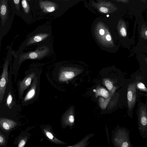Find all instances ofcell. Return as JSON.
<instances>
[{
    "mask_svg": "<svg viewBox=\"0 0 147 147\" xmlns=\"http://www.w3.org/2000/svg\"><path fill=\"white\" fill-rule=\"evenodd\" d=\"M68 120L71 123H73L74 121V118L73 115H70L68 118Z\"/></svg>",
    "mask_w": 147,
    "mask_h": 147,
    "instance_id": "cell-25",
    "label": "cell"
},
{
    "mask_svg": "<svg viewBox=\"0 0 147 147\" xmlns=\"http://www.w3.org/2000/svg\"><path fill=\"white\" fill-rule=\"evenodd\" d=\"M12 100L13 97L12 95L10 92H9L7 98L6 104L10 108H11L10 106L12 102Z\"/></svg>",
    "mask_w": 147,
    "mask_h": 147,
    "instance_id": "cell-19",
    "label": "cell"
},
{
    "mask_svg": "<svg viewBox=\"0 0 147 147\" xmlns=\"http://www.w3.org/2000/svg\"><path fill=\"white\" fill-rule=\"evenodd\" d=\"M74 73L72 71H64L60 72L59 75V80L61 81H65L74 76Z\"/></svg>",
    "mask_w": 147,
    "mask_h": 147,
    "instance_id": "cell-14",
    "label": "cell"
},
{
    "mask_svg": "<svg viewBox=\"0 0 147 147\" xmlns=\"http://www.w3.org/2000/svg\"><path fill=\"white\" fill-rule=\"evenodd\" d=\"M38 78L37 77H35L33 79L32 83L30 89L27 93L25 96L24 101L26 102L35 96L37 86L38 83Z\"/></svg>",
    "mask_w": 147,
    "mask_h": 147,
    "instance_id": "cell-11",
    "label": "cell"
},
{
    "mask_svg": "<svg viewBox=\"0 0 147 147\" xmlns=\"http://www.w3.org/2000/svg\"><path fill=\"white\" fill-rule=\"evenodd\" d=\"M36 74L35 72H32L27 76L19 84L18 92L19 97L21 98L24 91L30 85L31 82Z\"/></svg>",
    "mask_w": 147,
    "mask_h": 147,
    "instance_id": "cell-7",
    "label": "cell"
},
{
    "mask_svg": "<svg viewBox=\"0 0 147 147\" xmlns=\"http://www.w3.org/2000/svg\"><path fill=\"white\" fill-rule=\"evenodd\" d=\"M6 142L5 136L2 134L1 132L0 133V146H1L4 145Z\"/></svg>",
    "mask_w": 147,
    "mask_h": 147,
    "instance_id": "cell-20",
    "label": "cell"
},
{
    "mask_svg": "<svg viewBox=\"0 0 147 147\" xmlns=\"http://www.w3.org/2000/svg\"><path fill=\"white\" fill-rule=\"evenodd\" d=\"M20 0H13V3L16 9L19 11L20 9Z\"/></svg>",
    "mask_w": 147,
    "mask_h": 147,
    "instance_id": "cell-24",
    "label": "cell"
},
{
    "mask_svg": "<svg viewBox=\"0 0 147 147\" xmlns=\"http://www.w3.org/2000/svg\"><path fill=\"white\" fill-rule=\"evenodd\" d=\"M123 95L124 105L127 108V115L132 118L135 107L141 96L136 88V82L128 83Z\"/></svg>",
    "mask_w": 147,
    "mask_h": 147,
    "instance_id": "cell-1",
    "label": "cell"
},
{
    "mask_svg": "<svg viewBox=\"0 0 147 147\" xmlns=\"http://www.w3.org/2000/svg\"><path fill=\"white\" fill-rule=\"evenodd\" d=\"M39 2L40 8L45 13L53 12L58 8L59 5L51 1L39 0Z\"/></svg>",
    "mask_w": 147,
    "mask_h": 147,
    "instance_id": "cell-8",
    "label": "cell"
},
{
    "mask_svg": "<svg viewBox=\"0 0 147 147\" xmlns=\"http://www.w3.org/2000/svg\"><path fill=\"white\" fill-rule=\"evenodd\" d=\"M146 97V103H145L146 104V110H147V96Z\"/></svg>",
    "mask_w": 147,
    "mask_h": 147,
    "instance_id": "cell-27",
    "label": "cell"
},
{
    "mask_svg": "<svg viewBox=\"0 0 147 147\" xmlns=\"http://www.w3.org/2000/svg\"><path fill=\"white\" fill-rule=\"evenodd\" d=\"M49 36L47 33H40L30 37L26 45H29L40 42L48 37Z\"/></svg>",
    "mask_w": 147,
    "mask_h": 147,
    "instance_id": "cell-12",
    "label": "cell"
},
{
    "mask_svg": "<svg viewBox=\"0 0 147 147\" xmlns=\"http://www.w3.org/2000/svg\"><path fill=\"white\" fill-rule=\"evenodd\" d=\"M129 131L127 128L119 129L115 134V141L116 145L120 147H132L129 137Z\"/></svg>",
    "mask_w": 147,
    "mask_h": 147,
    "instance_id": "cell-3",
    "label": "cell"
},
{
    "mask_svg": "<svg viewBox=\"0 0 147 147\" xmlns=\"http://www.w3.org/2000/svg\"><path fill=\"white\" fill-rule=\"evenodd\" d=\"M118 30L119 34L122 36L125 37L127 36V32L126 28L121 22H120L119 23Z\"/></svg>",
    "mask_w": 147,
    "mask_h": 147,
    "instance_id": "cell-16",
    "label": "cell"
},
{
    "mask_svg": "<svg viewBox=\"0 0 147 147\" xmlns=\"http://www.w3.org/2000/svg\"><path fill=\"white\" fill-rule=\"evenodd\" d=\"M145 61H146V62H147V58H145Z\"/></svg>",
    "mask_w": 147,
    "mask_h": 147,
    "instance_id": "cell-28",
    "label": "cell"
},
{
    "mask_svg": "<svg viewBox=\"0 0 147 147\" xmlns=\"http://www.w3.org/2000/svg\"><path fill=\"white\" fill-rule=\"evenodd\" d=\"M27 141L26 138H25L21 139L19 141L18 144V147H23L25 145Z\"/></svg>",
    "mask_w": 147,
    "mask_h": 147,
    "instance_id": "cell-21",
    "label": "cell"
},
{
    "mask_svg": "<svg viewBox=\"0 0 147 147\" xmlns=\"http://www.w3.org/2000/svg\"><path fill=\"white\" fill-rule=\"evenodd\" d=\"M22 5L23 10L24 12L28 14L30 10V7L26 0H22Z\"/></svg>",
    "mask_w": 147,
    "mask_h": 147,
    "instance_id": "cell-17",
    "label": "cell"
},
{
    "mask_svg": "<svg viewBox=\"0 0 147 147\" xmlns=\"http://www.w3.org/2000/svg\"><path fill=\"white\" fill-rule=\"evenodd\" d=\"M43 131L48 138L53 143L56 144H62L63 142L57 138L53 133L48 128H44Z\"/></svg>",
    "mask_w": 147,
    "mask_h": 147,
    "instance_id": "cell-13",
    "label": "cell"
},
{
    "mask_svg": "<svg viewBox=\"0 0 147 147\" xmlns=\"http://www.w3.org/2000/svg\"><path fill=\"white\" fill-rule=\"evenodd\" d=\"M136 88L140 92L141 96H147V86L142 82H136Z\"/></svg>",
    "mask_w": 147,
    "mask_h": 147,
    "instance_id": "cell-15",
    "label": "cell"
},
{
    "mask_svg": "<svg viewBox=\"0 0 147 147\" xmlns=\"http://www.w3.org/2000/svg\"><path fill=\"white\" fill-rule=\"evenodd\" d=\"M48 47L39 48L34 51L30 52L21 55L19 57V63H20L27 59H41L46 56L49 52Z\"/></svg>",
    "mask_w": 147,
    "mask_h": 147,
    "instance_id": "cell-4",
    "label": "cell"
},
{
    "mask_svg": "<svg viewBox=\"0 0 147 147\" xmlns=\"http://www.w3.org/2000/svg\"></svg>",
    "mask_w": 147,
    "mask_h": 147,
    "instance_id": "cell-30",
    "label": "cell"
},
{
    "mask_svg": "<svg viewBox=\"0 0 147 147\" xmlns=\"http://www.w3.org/2000/svg\"><path fill=\"white\" fill-rule=\"evenodd\" d=\"M17 123L12 120L5 118L0 119V126L4 131H8L15 127Z\"/></svg>",
    "mask_w": 147,
    "mask_h": 147,
    "instance_id": "cell-10",
    "label": "cell"
},
{
    "mask_svg": "<svg viewBox=\"0 0 147 147\" xmlns=\"http://www.w3.org/2000/svg\"><path fill=\"white\" fill-rule=\"evenodd\" d=\"M7 0H0V16L2 26L5 24L8 17Z\"/></svg>",
    "mask_w": 147,
    "mask_h": 147,
    "instance_id": "cell-9",
    "label": "cell"
},
{
    "mask_svg": "<svg viewBox=\"0 0 147 147\" xmlns=\"http://www.w3.org/2000/svg\"><path fill=\"white\" fill-rule=\"evenodd\" d=\"M138 129L143 138L147 137V111L145 103L138 102L136 110Z\"/></svg>",
    "mask_w": 147,
    "mask_h": 147,
    "instance_id": "cell-2",
    "label": "cell"
},
{
    "mask_svg": "<svg viewBox=\"0 0 147 147\" xmlns=\"http://www.w3.org/2000/svg\"><path fill=\"white\" fill-rule=\"evenodd\" d=\"M98 96H101L105 98H107L109 96V93L104 88L99 90L97 92Z\"/></svg>",
    "mask_w": 147,
    "mask_h": 147,
    "instance_id": "cell-18",
    "label": "cell"
},
{
    "mask_svg": "<svg viewBox=\"0 0 147 147\" xmlns=\"http://www.w3.org/2000/svg\"><path fill=\"white\" fill-rule=\"evenodd\" d=\"M9 59L7 57L5 60L0 81V103H1L5 92L8 80V67Z\"/></svg>",
    "mask_w": 147,
    "mask_h": 147,
    "instance_id": "cell-6",
    "label": "cell"
},
{
    "mask_svg": "<svg viewBox=\"0 0 147 147\" xmlns=\"http://www.w3.org/2000/svg\"><path fill=\"white\" fill-rule=\"evenodd\" d=\"M105 85L107 88L109 90H111L113 87V85L111 82L106 80L105 82Z\"/></svg>",
    "mask_w": 147,
    "mask_h": 147,
    "instance_id": "cell-22",
    "label": "cell"
},
{
    "mask_svg": "<svg viewBox=\"0 0 147 147\" xmlns=\"http://www.w3.org/2000/svg\"><path fill=\"white\" fill-rule=\"evenodd\" d=\"M92 5L100 12L102 13H112L116 9L114 4L108 1L99 0L96 2H93Z\"/></svg>",
    "mask_w": 147,
    "mask_h": 147,
    "instance_id": "cell-5",
    "label": "cell"
},
{
    "mask_svg": "<svg viewBox=\"0 0 147 147\" xmlns=\"http://www.w3.org/2000/svg\"><path fill=\"white\" fill-rule=\"evenodd\" d=\"M141 38L144 40L147 39V29L142 30L141 32Z\"/></svg>",
    "mask_w": 147,
    "mask_h": 147,
    "instance_id": "cell-23",
    "label": "cell"
},
{
    "mask_svg": "<svg viewBox=\"0 0 147 147\" xmlns=\"http://www.w3.org/2000/svg\"><path fill=\"white\" fill-rule=\"evenodd\" d=\"M59 0L66 1V0Z\"/></svg>",
    "mask_w": 147,
    "mask_h": 147,
    "instance_id": "cell-29",
    "label": "cell"
},
{
    "mask_svg": "<svg viewBox=\"0 0 147 147\" xmlns=\"http://www.w3.org/2000/svg\"><path fill=\"white\" fill-rule=\"evenodd\" d=\"M106 38L107 40L109 41L111 40V37L110 35L108 34L106 36Z\"/></svg>",
    "mask_w": 147,
    "mask_h": 147,
    "instance_id": "cell-26",
    "label": "cell"
}]
</instances>
